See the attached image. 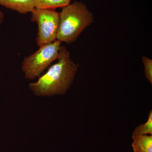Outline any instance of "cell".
<instances>
[{"label": "cell", "mask_w": 152, "mask_h": 152, "mask_svg": "<svg viewBox=\"0 0 152 152\" xmlns=\"http://www.w3.org/2000/svg\"><path fill=\"white\" fill-rule=\"evenodd\" d=\"M152 135V112L151 111L146 122L139 125L133 132L132 136Z\"/></svg>", "instance_id": "ba28073f"}, {"label": "cell", "mask_w": 152, "mask_h": 152, "mask_svg": "<svg viewBox=\"0 0 152 152\" xmlns=\"http://www.w3.org/2000/svg\"><path fill=\"white\" fill-rule=\"evenodd\" d=\"M57 62L29 88L38 96H51L65 94L73 83L79 64L74 62L69 52L61 46Z\"/></svg>", "instance_id": "6da1fadb"}, {"label": "cell", "mask_w": 152, "mask_h": 152, "mask_svg": "<svg viewBox=\"0 0 152 152\" xmlns=\"http://www.w3.org/2000/svg\"><path fill=\"white\" fill-rule=\"evenodd\" d=\"M57 39L67 44L73 42L94 21L93 14L83 2L75 1L62 8Z\"/></svg>", "instance_id": "7a4b0ae2"}, {"label": "cell", "mask_w": 152, "mask_h": 152, "mask_svg": "<svg viewBox=\"0 0 152 152\" xmlns=\"http://www.w3.org/2000/svg\"><path fill=\"white\" fill-rule=\"evenodd\" d=\"M37 8L56 9L62 8L70 3L71 0H34Z\"/></svg>", "instance_id": "52a82bcc"}, {"label": "cell", "mask_w": 152, "mask_h": 152, "mask_svg": "<svg viewBox=\"0 0 152 152\" xmlns=\"http://www.w3.org/2000/svg\"><path fill=\"white\" fill-rule=\"evenodd\" d=\"M4 14L3 13V12H2L1 11V10H0V15H1V14Z\"/></svg>", "instance_id": "8fae6325"}, {"label": "cell", "mask_w": 152, "mask_h": 152, "mask_svg": "<svg viewBox=\"0 0 152 152\" xmlns=\"http://www.w3.org/2000/svg\"><path fill=\"white\" fill-rule=\"evenodd\" d=\"M31 21L38 26L37 43L39 47L57 39L59 13L55 9L37 8L31 13Z\"/></svg>", "instance_id": "277c9868"}, {"label": "cell", "mask_w": 152, "mask_h": 152, "mask_svg": "<svg viewBox=\"0 0 152 152\" xmlns=\"http://www.w3.org/2000/svg\"><path fill=\"white\" fill-rule=\"evenodd\" d=\"M142 61L144 66L146 78L152 84V60L144 56L142 57Z\"/></svg>", "instance_id": "9c48e42d"}, {"label": "cell", "mask_w": 152, "mask_h": 152, "mask_svg": "<svg viewBox=\"0 0 152 152\" xmlns=\"http://www.w3.org/2000/svg\"><path fill=\"white\" fill-rule=\"evenodd\" d=\"M4 14H1V15H0V26H1V24L2 23L3 19H4Z\"/></svg>", "instance_id": "30bf717a"}, {"label": "cell", "mask_w": 152, "mask_h": 152, "mask_svg": "<svg viewBox=\"0 0 152 152\" xmlns=\"http://www.w3.org/2000/svg\"><path fill=\"white\" fill-rule=\"evenodd\" d=\"M61 43L56 40L41 46L37 51L25 58L22 63V70L26 78H37L52 63L58 59Z\"/></svg>", "instance_id": "3957f363"}, {"label": "cell", "mask_w": 152, "mask_h": 152, "mask_svg": "<svg viewBox=\"0 0 152 152\" xmlns=\"http://www.w3.org/2000/svg\"><path fill=\"white\" fill-rule=\"evenodd\" d=\"M0 6L22 14L31 13L36 8L34 0H0Z\"/></svg>", "instance_id": "5b68a950"}, {"label": "cell", "mask_w": 152, "mask_h": 152, "mask_svg": "<svg viewBox=\"0 0 152 152\" xmlns=\"http://www.w3.org/2000/svg\"><path fill=\"white\" fill-rule=\"evenodd\" d=\"M132 144L134 152H152V136H132Z\"/></svg>", "instance_id": "8992f818"}]
</instances>
